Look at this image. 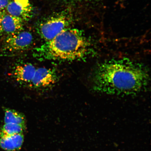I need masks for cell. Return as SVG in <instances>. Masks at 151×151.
I'll list each match as a JSON object with an SVG mask.
<instances>
[{
  "label": "cell",
  "mask_w": 151,
  "mask_h": 151,
  "mask_svg": "<svg viewBox=\"0 0 151 151\" xmlns=\"http://www.w3.org/2000/svg\"><path fill=\"white\" fill-rule=\"evenodd\" d=\"M5 124L14 123L25 125V116L22 113L14 109H6L5 111Z\"/></svg>",
  "instance_id": "10"
},
{
  "label": "cell",
  "mask_w": 151,
  "mask_h": 151,
  "mask_svg": "<svg viewBox=\"0 0 151 151\" xmlns=\"http://www.w3.org/2000/svg\"><path fill=\"white\" fill-rule=\"evenodd\" d=\"M37 68L31 63L18 65L14 68L13 75L17 82L29 86Z\"/></svg>",
  "instance_id": "8"
},
{
  "label": "cell",
  "mask_w": 151,
  "mask_h": 151,
  "mask_svg": "<svg viewBox=\"0 0 151 151\" xmlns=\"http://www.w3.org/2000/svg\"><path fill=\"white\" fill-rule=\"evenodd\" d=\"M3 11H0V23H1L2 17V16H3Z\"/></svg>",
  "instance_id": "13"
},
{
  "label": "cell",
  "mask_w": 151,
  "mask_h": 151,
  "mask_svg": "<svg viewBox=\"0 0 151 151\" xmlns=\"http://www.w3.org/2000/svg\"><path fill=\"white\" fill-rule=\"evenodd\" d=\"M90 81L92 90L97 93L134 95L146 89L150 77L142 64L123 58L107 60L96 66Z\"/></svg>",
  "instance_id": "1"
},
{
  "label": "cell",
  "mask_w": 151,
  "mask_h": 151,
  "mask_svg": "<svg viewBox=\"0 0 151 151\" xmlns=\"http://www.w3.org/2000/svg\"><path fill=\"white\" fill-rule=\"evenodd\" d=\"M7 14L27 21L33 16V9L29 0H11L5 9Z\"/></svg>",
  "instance_id": "6"
},
{
  "label": "cell",
  "mask_w": 151,
  "mask_h": 151,
  "mask_svg": "<svg viewBox=\"0 0 151 151\" xmlns=\"http://www.w3.org/2000/svg\"><path fill=\"white\" fill-rule=\"evenodd\" d=\"M25 129L26 125L9 123L5 124L0 132L5 135H12L23 133Z\"/></svg>",
  "instance_id": "11"
},
{
  "label": "cell",
  "mask_w": 151,
  "mask_h": 151,
  "mask_svg": "<svg viewBox=\"0 0 151 151\" xmlns=\"http://www.w3.org/2000/svg\"><path fill=\"white\" fill-rule=\"evenodd\" d=\"M69 22L65 14H56L41 22L37 28V33L45 42H48L68 28Z\"/></svg>",
  "instance_id": "3"
},
{
  "label": "cell",
  "mask_w": 151,
  "mask_h": 151,
  "mask_svg": "<svg viewBox=\"0 0 151 151\" xmlns=\"http://www.w3.org/2000/svg\"><path fill=\"white\" fill-rule=\"evenodd\" d=\"M58 75L54 70L48 68H37L29 86L35 88L50 87L56 83Z\"/></svg>",
  "instance_id": "5"
},
{
  "label": "cell",
  "mask_w": 151,
  "mask_h": 151,
  "mask_svg": "<svg viewBox=\"0 0 151 151\" xmlns=\"http://www.w3.org/2000/svg\"><path fill=\"white\" fill-rule=\"evenodd\" d=\"M34 41L33 36L31 32L22 29L18 32L7 36L4 48L11 52L24 51L31 48Z\"/></svg>",
  "instance_id": "4"
},
{
  "label": "cell",
  "mask_w": 151,
  "mask_h": 151,
  "mask_svg": "<svg viewBox=\"0 0 151 151\" xmlns=\"http://www.w3.org/2000/svg\"><path fill=\"white\" fill-rule=\"evenodd\" d=\"M90 45L78 30L67 28L36 49L39 60L60 61L84 60L91 54Z\"/></svg>",
  "instance_id": "2"
},
{
  "label": "cell",
  "mask_w": 151,
  "mask_h": 151,
  "mask_svg": "<svg viewBox=\"0 0 151 151\" xmlns=\"http://www.w3.org/2000/svg\"><path fill=\"white\" fill-rule=\"evenodd\" d=\"M11 0H0V11L5 10Z\"/></svg>",
  "instance_id": "12"
},
{
  "label": "cell",
  "mask_w": 151,
  "mask_h": 151,
  "mask_svg": "<svg viewBox=\"0 0 151 151\" xmlns=\"http://www.w3.org/2000/svg\"><path fill=\"white\" fill-rule=\"evenodd\" d=\"M24 22L3 11L0 23V34L8 36L22 31L23 29Z\"/></svg>",
  "instance_id": "7"
},
{
  "label": "cell",
  "mask_w": 151,
  "mask_h": 151,
  "mask_svg": "<svg viewBox=\"0 0 151 151\" xmlns=\"http://www.w3.org/2000/svg\"><path fill=\"white\" fill-rule=\"evenodd\" d=\"M24 141L23 133L7 135L0 132V147L3 150L9 151L19 150Z\"/></svg>",
  "instance_id": "9"
}]
</instances>
